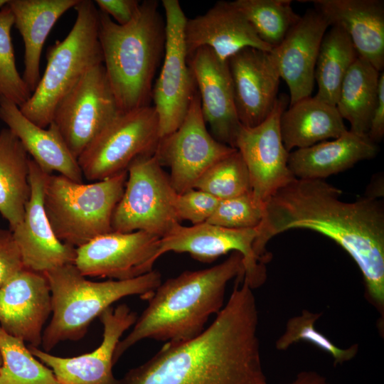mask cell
I'll use <instances>...</instances> for the list:
<instances>
[{
  "mask_svg": "<svg viewBox=\"0 0 384 384\" xmlns=\"http://www.w3.org/2000/svg\"><path fill=\"white\" fill-rule=\"evenodd\" d=\"M243 258L233 252L210 268L186 270L161 283L132 330L117 343L113 362L138 342L150 338L176 342L191 339L205 329L209 317L224 306L225 289L233 278L243 279Z\"/></svg>",
  "mask_w": 384,
  "mask_h": 384,
  "instance_id": "3957f363",
  "label": "cell"
},
{
  "mask_svg": "<svg viewBox=\"0 0 384 384\" xmlns=\"http://www.w3.org/2000/svg\"><path fill=\"white\" fill-rule=\"evenodd\" d=\"M238 119L252 127L270 114L278 97L280 75L274 50L245 48L228 59Z\"/></svg>",
  "mask_w": 384,
  "mask_h": 384,
  "instance_id": "ac0fdd59",
  "label": "cell"
},
{
  "mask_svg": "<svg viewBox=\"0 0 384 384\" xmlns=\"http://www.w3.org/2000/svg\"><path fill=\"white\" fill-rule=\"evenodd\" d=\"M193 188L219 200L252 191L249 172L240 153L236 149L215 163L199 178Z\"/></svg>",
  "mask_w": 384,
  "mask_h": 384,
  "instance_id": "836d02e7",
  "label": "cell"
},
{
  "mask_svg": "<svg viewBox=\"0 0 384 384\" xmlns=\"http://www.w3.org/2000/svg\"><path fill=\"white\" fill-rule=\"evenodd\" d=\"M94 2L100 11L107 14L120 26L132 22L140 6L137 0H95Z\"/></svg>",
  "mask_w": 384,
  "mask_h": 384,
  "instance_id": "f35d334b",
  "label": "cell"
},
{
  "mask_svg": "<svg viewBox=\"0 0 384 384\" xmlns=\"http://www.w3.org/2000/svg\"><path fill=\"white\" fill-rule=\"evenodd\" d=\"M288 105L289 95L281 94L265 120L252 127L241 124L235 139V148L247 166L252 195L264 206L295 178L288 167L289 152L280 131V118Z\"/></svg>",
  "mask_w": 384,
  "mask_h": 384,
  "instance_id": "4fadbf2b",
  "label": "cell"
},
{
  "mask_svg": "<svg viewBox=\"0 0 384 384\" xmlns=\"http://www.w3.org/2000/svg\"><path fill=\"white\" fill-rule=\"evenodd\" d=\"M48 175L30 159V197L22 221L11 230L24 267L41 273L74 264L76 256V248L56 237L47 218L43 194Z\"/></svg>",
  "mask_w": 384,
  "mask_h": 384,
  "instance_id": "2e32d148",
  "label": "cell"
},
{
  "mask_svg": "<svg viewBox=\"0 0 384 384\" xmlns=\"http://www.w3.org/2000/svg\"><path fill=\"white\" fill-rule=\"evenodd\" d=\"M102 341L92 352L63 358L29 346L34 356L50 368L59 384H117L112 373L113 356L122 334L132 326L137 314L125 304L106 309L99 316Z\"/></svg>",
  "mask_w": 384,
  "mask_h": 384,
  "instance_id": "e0dca14e",
  "label": "cell"
},
{
  "mask_svg": "<svg viewBox=\"0 0 384 384\" xmlns=\"http://www.w3.org/2000/svg\"><path fill=\"white\" fill-rule=\"evenodd\" d=\"M0 119L42 170L83 183L78 160L53 122L46 128L40 127L26 117L16 104L4 98H0Z\"/></svg>",
  "mask_w": 384,
  "mask_h": 384,
  "instance_id": "cb8c5ba5",
  "label": "cell"
},
{
  "mask_svg": "<svg viewBox=\"0 0 384 384\" xmlns=\"http://www.w3.org/2000/svg\"><path fill=\"white\" fill-rule=\"evenodd\" d=\"M220 200L211 194L196 188L177 193L174 206L181 220H186L193 225L207 222L214 213Z\"/></svg>",
  "mask_w": 384,
  "mask_h": 384,
  "instance_id": "8d00e7d4",
  "label": "cell"
},
{
  "mask_svg": "<svg viewBox=\"0 0 384 384\" xmlns=\"http://www.w3.org/2000/svg\"><path fill=\"white\" fill-rule=\"evenodd\" d=\"M1 365H2V357H1V351H0V368L1 367Z\"/></svg>",
  "mask_w": 384,
  "mask_h": 384,
  "instance_id": "7bdbcfd3",
  "label": "cell"
},
{
  "mask_svg": "<svg viewBox=\"0 0 384 384\" xmlns=\"http://www.w3.org/2000/svg\"><path fill=\"white\" fill-rule=\"evenodd\" d=\"M51 313L50 288L43 273L24 267L0 289V326L31 346L41 344Z\"/></svg>",
  "mask_w": 384,
  "mask_h": 384,
  "instance_id": "ffe728a7",
  "label": "cell"
},
{
  "mask_svg": "<svg viewBox=\"0 0 384 384\" xmlns=\"http://www.w3.org/2000/svg\"><path fill=\"white\" fill-rule=\"evenodd\" d=\"M342 191L324 179L294 178L267 202L253 244L264 263L266 246L275 235L292 229H307L336 242L355 261L367 296L383 317L384 208L366 196L353 202L341 199Z\"/></svg>",
  "mask_w": 384,
  "mask_h": 384,
  "instance_id": "6da1fadb",
  "label": "cell"
},
{
  "mask_svg": "<svg viewBox=\"0 0 384 384\" xmlns=\"http://www.w3.org/2000/svg\"><path fill=\"white\" fill-rule=\"evenodd\" d=\"M329 23L316 9L308 10L273 48L280 78L289 91V105L311 97L321 41Z\"/></svg>",
  "mask_w": 384,
  "mask_h": 384,
  "instance_id": "7402d4cb",
  "label": "cell"
},
{
  "mask_svg": "<svg viewBox=\"0 0 384 384\" xmlns=\"http://www.w3.org/2000/svg\"><path fill=\"white\" fill-rule=\"evenodd\" d=\"M176 195L154 154L137 158L127 169L124 190L112 217V230H142L164 237L180 223Z\"/></svg>",
  "mask_w": 384,
  "mask_h": 384,
  "instance_id": "ba28073f",
  "label": "cell"
},
{
  "mask_svg": "<svg viewBox=\"0 0 384 384\" xmlns=\"http://www.w3.org/2000/svg\"><path fill=\"white\" fill-rule=\"evenodd\" d=\"M283 384H331L327 378L314 370H303L290 382Z\"/></svg>",
  "mask_w": 384,
  "mask_h": 384,
  "instance_id": "60d3db41",
  "label": "cell"
},
{
  "mask_svg": "<svg viewBox=\"0 0 384 384\" xmlns=\"http://www.w3.org/2000/svg\"><path fill=\"white\" fill-rule=\"evenodd\" d=\"M79 0H11L14 25L24 44L22 78L33 93L41 80L40 60L45 41L58 21Z\"/></svg>",
  "mask_w": 384,
  "mask_h": 384,
  "instance_id": "484cf974",
  "label": "cell"
},
{
  "mask_svg": "<svg viewBox=\"0 0 384 384\" xmlns=\"http://www.w3.org/2000/svg\"><path fill=\"white\" fill-rule=\"evenodd\" d=\"M28 154L9 129L0 131V214L10 230L23 220L31 194Z\"/></svg>",
  "mask_w": 384,
  "mask_h": 384,
  "instance_id": "83f0119b",
  "label": "cell"
},
{
  "mask_svg": "<svg viewBox=\"0 0 384 384\" xmlns=\"http://www.w3.org/2000/svg\"><path fill=\"white\" fill-rule=\"evenodd\" d=\"M166 23L164 63L151 99L159 120L160 136L174 132L187 114L196 82L188 63L184 41L187 18L178 0H163Z\"/></svg>",
  "mask_w": 384,
  "mask_h": 384,
  "instance_id": "8fae6325",
  "label": "cell"
},
{
  "mask_svg": "<svg viewBox=\"0 0 384 384\" xmlns=\"http://www.w3.org/2000/svg\"><path fill=\"white\" fill-rule=\"evenodd\" d=\"M120 112L102 63L85 73L60 100L52 122L78 160Z\"/></svg>",
  "mask_w": 384,
  "mask_h": 384,
  "instance_id": "30bf717a",
  "label": "cell"
},
{
  "mask_svg": "<svg viewBox=\"0 0 384 384\" xmlns=\"http://www.w3.org/2000/svg\"><path fill=\"white\" fill-rule=\"evenodd\" d=\"M380 73L358 56L345 75L336 107L343 119L349 122V130L353 133L368 134Z\"/></svg>",
  "mask_w": 384,
  "mask_h": 384,
  "instance_id": "f1b7e54d",
  "label": "cell"
},
{
  "mask_svg": "<svg viewBox=\"0 0 384 384\" xmlns=\"http://www.w3.org/2000/svg\"><path fill=\"white\" fill-rule=\"evenodd\" d=\"M328 21L350 37L359 57L381 72L384 67L383 0L310 1Z\"/></svg>",
  "mask_w": 384,
  "mask_h": 384,
  "instance_id": "603a6c76",
  "label": "cell"
},
{
  "mask_svg": "<svg viewBox=\"0 0 384 384\" xmlns=\"http://www.w3.org/2000/svg\"><path fill=\"white\" fill-rule=\"evenodd\" d=\"M160 139L154 106L120 112L78 157L83 178L95 182L127 171L137 158L154 154Z\"/></svg>",
  "mask_w": 384,
  "mask_h": 384,
  "instance_id": "9c48e42d",
  "label": "cell"
},
{
  "mask_svg": "<svg viewBox=\"0 0 384 384\" xmlns=\"http://www.w3.org/2000/svg\"><path fill=\"white\" fill-rule=\"evenodd\" d=\"M14 25L8 4L0 11V98L6 99L19 108L31 97L28 89L16 68L11 30Z\"/></svg>",
  "mask_w": 384,
  "mask_h": 384,
  "instance_id": "e575fe53",
  "label": "cell"
},
{
  "mask_svg": "<svg viewBox=\"0 0 384 384\" xmlns=\"http://www.w3.org/2000/svg\"><path fill=\"white\" fill-rule=\"evenodd\" d=\"M246 17L258 37L272 48L284 40L299 21L289 0H235L232 1Z\"/></svg>",
  "mask_w": 384,
  "mask_h": 384,
  "instance_id": "1f68e13d",
  "label": "cell"
},
{
  "mask_svg": "<svg viewBox=\"0 0 384 384\" xmlns=\"http://www.w3.org/2000/svg\"><path fill=\"white\" fill-rule=\"evenodd\" d=\"M43 274L50 288L53 314L42 336L46 352L60 342L82 338L91 322L119 299L139 295L147 300L161 283L156 270L134 279L104 282L86 279L74 264Z\"/></svg>",
  "mask_w": 384,
  "mask_h": 384,
  "instance_id": "5b68a950",
  "label": "cell"
},
{
  "mask_svg": "<svg viewBox=\"0 0 384 384\" xmlns=\"http://www.w3.org/2000/svg\"><path fill=\"white\" fill-rule=\"evenodd\" d=\"M265 207L254 198L252 191L240 196L220 200L213 215L206 223L232 229L258 227Z\"/></svg>",
  "mask_w": 384,
  "mask_h": 384,
  "instance_id": "d590c367",
  "label": "cell"
},
{
  "mask_svg": "<svg viewBox=\"0 0 384 384\" xmlns=\"http://www.w3.org/2000/svg\"><path fill=\"white\" fill-rule=\"evenodd\" d=\"M184 41L188 57L205 46L222 60H228L247 47L266 51L273 49L258 37L248 20L233 2L226 1H219L205 14L187 18Z\"/></svg>",
  "mask_w": 384,
  "mask_h": 384,
  "instance_id": "44dd1931",
  "label": "cell"
},
{
  "mask_svg": "<svg viewBox=\"0 0 384 384\" xmlns=\"http://www.w3.org/2000/svg\"><path fill=\"white\" fill-rule=\"evenodd\" d=\"M257 235V227L232 229L206 222L189 227L179 223L160 238L157 257L168 252H186L198 261L210 263L230 252H238L243 258L242 280L254 289L267 278L265 263L253 250Z\"/></svg>",
  "mask_w": 384,
  "mask_h": 384,
  "instance_id": "5bb4252c",
  "label": "cell"
},
{
  "mask_svg": "<svg viewBox=\"0 0 384 384\" xmlns=\"http://www.w3.org/2000/svg\"><path fill=\"white\" fill-rule=\"evenodd\" d=\"M9 1L7 0H0V11L8 4Z\"/></svg>",
  "mask_w": 384,
  "mask_h": 384,
  "instance_id": "b9f144b4",
  "label": "cell"
},
{
  "mask_svg": "<svg viewBox=\"0 0 384 384\" xmlns=\"http://www.w3.org/2000/svg\"><path fill=\"white\" fill-rule=\"evenodd\" d=\"M235 150L208 132L196 90L182 123L161 137L154 155L162 166L170 168L171 183L177 193H182L193 188L211 166Z\"/></svg>",
  "mask_w": 384,
  "mask_h": 384,
  "instance_id": "7c38bea8",
  "label": "cell"
},
{
  "mask_svg": "<svg viewBox=\"0 0 384 384\" xmlns=\"http://www.w3.org/2000/svg\"><path fill=\"white\" fill-rule=\"evenodd\" d=\"M0 351V384H59L52 370L33 355L22 339L1 326Z\"/></svg>",
  "mask_w": 384,
  "mask_h": 384,
  "instance_id": "4dcf8cb0",
  "label": "cell"
},
{
  "mask_svg": "<svg viewBox=\"0 0 384 384\" xmlns=\"http://www.w3.org/2000/svg\"><path fill=\"white\" fill-rule=\"evenodd\" d=\"M76 18L63 41L49 47L47 64L21 113L40 127L51 123L56 105L92 68L103 63L99 41V11L91 0H79L73 8Z\"/></svg>",
  "mask_w": 384,
  "mask_h": 384,
  "instance_id": "8992f818",
  "label": "cell"
},
{
  "mask_svg": "<svg viewBox=\"0 0 384 384\" xmlns=\"http://www.w3.org/2000/svg\"><path fill=\"white\" fill-rule=\"evenodd\" d=\"M188 63L199 95L201 112L212 136L235 148L241 124L236 112L228 60H222L204 46L188 57Z\"/></svg>",
  "mask_w": 384,
  "mask_h": 384,
  "instance_id": "d6986e66",
  "label": "cell"
},
{
  "mask_svg": "<svg viewBox=\"0 0 384 384\" xmlns=\"http://www.w3.org/2000/svg\"><path fill=\"white\" fill-rule=\"evenodd\" d=\"M24 268L11 230L0 229V289Z\"/></svg>",
  "mask_w": 384,
  "mask_h": 384,
  "instance_id": "74e56055",
  "label": "cell"
},
{
  "mask_svg": "<svg viewBox=\"0 0 384 384\" xmlns=\"http://www.w3.org/2000/svg\"><path fill=\"white\" fill-rule=\"evenodd\" d=\"M127 178V171L85 184L60 174H49L44 187L43 205L56 237L77 248L113 231L112 214Z\"/></svg>",
  "mask_w": 384,
  "mask_h": 384,
  "instance_id": "52a82bcc",
  "label": "cell"
},
{
  "mask_svg": "<svg viewBox=\"0 0 384 384\" xmlns=\"http://www.w3.org/2000/svg\"><path fill=\"white\" fill-rule=\"evenodd\" d=\"M258 324L253 289L237 278L227 303L208 328L191 339L166 342L117 384H268Z\"/></svg>",
  "mask_w": 384,
  "mask_h": 384,
  "instance_id": "7a4b0ae2",
  "label": "cell"
},
{
  "mask_svg": "<svg viewBox=\"0 0 384 384\" xmlns=\"http://www.w3.org/2000/svg\"><path fill=\"white\" fill-rule=\"evenodd\" d=\"M347 130L336 107L314 97L290 105L280 118L282 142L289 152L336 139Z\"/></svg>",
  "mask_w": 384,
  "mask_h": 384,
  "instance_id": "4316f807",
  "label": "cell"
},
{
  "mask_svg": "<svg viewBox=\"0 0 384 384\" xmlns=\"http://www.w3.org/2000/svg\"><path fill=\"white\" fill-rule=\"evenodd\" d=\"M160 238L142 230L111 231L77 247L74 265L85 277L134 279L153 270Z\"/></svg>",
  "mask_w": 384,
  "mask_h": 384,
  "instance_id": "9a60e30c",
  "label": "cell"
},
{
  "mask_svg": "<svg viewBox=\"0 0 384 384\" xmlns=\"http://www.w3.org/2000/svg\"><path fill=\"white\" fill-rule=\"evenodd\" d=\"M322 314V312L303 309L300 314L289 318L284 331L275 342V348L279 351H285L294 343L307 342L331 356L334 366L353 360L358 353V344H353L346 348L335 345L315 327L316 321Z\"/></svg>",
  "mask_w": 384,
  "mask_h": 384,
  "instance_id": "d6a6232c",
  "label": "cell"
},
{
  "mask_svg": "<svg viewBox=\"0 0 384 384\" xmlns=\"http://www.w3.org/2000/svg\"><path fill=\"white\" fill-rule=\"evenodd\" d=\"M368 137L375 143L384 136V73L381 72L378 80V100L373 112Z\"/></svg>",
  "mask_w": 384,
  "mask_h": 384,
  "instance_id": "ab89813d",
  "label": "cell"
},
{
  "mask_svg": "<svg viewBox=\"0 0 384 384\" xmlns=\"http://www.w3.org/2000/svg\"><path fill=\"white\" fill-rule=\"evenodd\" d=\"M378 151L376 143L368 135L347 130L332 140L290 151L288 167L296 178L324 179L374 158Z\"/></svg>",
  "mask_w": 384,
  "mask_h": 384,
  "instance_id": "d4e9b609",
  "label": "cell"
},
{
  "mask_svg": "<svg viewBox=\"0 0 384 384\" xmlns=\"http://www.w3.org/2000/svg\"><path fill=\"white\" fill-rule=\"evenodd\" d=\"M321 41L314 80L318 85L316 99L336 106L343 80L358 57L346 32L338 26H331Z\"/></svg>",
  "mask_w": 384,
  "mask_h": 384,
  "instance_id": "f546056e",
  "label": "cell"
},
{
  "mask_svg": "<svg viewBox=\"0 0 384 384\" xmlns=\"http://www.w3.org/2000/svg\"><path fill=\"white\" fill-rule=\"evenodd\" d=\"M159 1L145 0L129 23L120 26L99 11L103 65L122 112L150 105L153 80L166 45Z\"/></svg>",
  "mask_w": 384,
  "mask_h": 384,
  "instance_id": "277c9868",
  "label": "cell"
}]
</instances>
